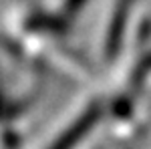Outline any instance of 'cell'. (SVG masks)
<instances>
[{
    "mask_svg": "<svg viewBox=\"0 0 151 149\" xmlns=\"http://www.w3.org/2000/svg\"><path fill=\"white\" fill-rule=\"evenodd\" d=\"M133 6V0H117L115 10H113V18L107 30V38H105V57L113 60L121 48V40H123V30L127 24L129 12Z\"/></svg>",
    "mask_w": 151,
    "mask_h": 149,
    "instance_id": "1",
    "label": "cell"
},
{
    "mask_svg": "<svg viewBox=\"0 0 151 149\" xmlns=\"http://www.w3.org/2000/svg\"><path fill=\"white\" fill-rule=\"evenodd\" d=\"M83 2H85V0H70V4H69V6H70V12H77L83 6Z\"/></svg>",
    "mask_w": 151,
    "mask_h": 149,
    "instance_id": "3",
    "label": "cell"
},
{
    "mask_svg": "<svg viewBox=\"0 0 151 149\" xmlns=\"http://www.w3.org/2000/svg\"><path fill=\"white\" fill-rule=\"evenodd\" d=\"M149 71H151V57H147V58H145V60L139 65V69L135 71V75H133V87H135V89L139 87L141 79H143V77L149 73Z\"/></svg>",
    "mask_w": 151,
    "mask_h": 149,
    "instance_id": "2",
    "label": "cell"
}]
</instances>
